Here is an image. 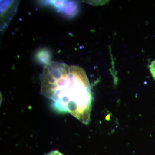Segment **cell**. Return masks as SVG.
<instances>
[{
    "label": "cell",
    "mask_w": 155,
    "mask_h": 155,
    "mask_svg": "<svg viewBox=\"0 0 155 155\" xmlns=\"http://www.w3.org/2000/svg\"><path fill=\"white\" fill-rule=\"evenodd\" d=\"M41 92L60 113H68L83 124L91 121L92 95L85 71L76 66L51 61L44 68Z\"/></svg>",
    "instance_id": "1"
},
{
    "label": "cell",
    "mask_w": 155,
    "mask_h": 155,
    "mask_svg": "<svg viewBox=\"0 0 155 155\" xmlns=\"http://www.w3.org/2000/svg\"><path fill=\"white\" fill-rule=\"evenodd\" d=\"M149 68L152 76L155 80V60L151 62L150 64Z\"/></svg>",
    "instance_id": "2"
},
{
    "label": "cell",
    "mask_w": 155,
    "mask_h": 155,
    "mask_svg": "<svg viewBox=\"0 0 155 155\" xmlns=\"http://www.w3.org/2000/svg\"><path fill=\"white\" fill-rule=\"evenodd\" d=\"M44 155H64L63 153L59 152V151L57 150H53L50 152L47 153Z\"/></svg>",
    "instance_id": "3"
}]
</instances>
